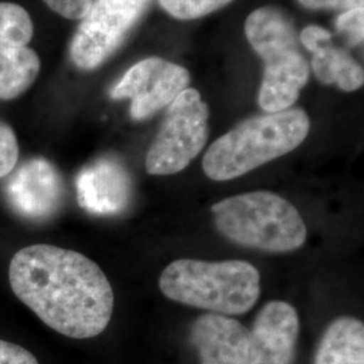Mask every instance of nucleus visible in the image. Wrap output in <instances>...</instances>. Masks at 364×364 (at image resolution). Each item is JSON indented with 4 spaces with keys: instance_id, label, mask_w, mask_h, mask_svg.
Masks as SVG:
<instances>
[{
    "instance_id": "ddd939ff",
    "label": "nucleus",
    "mask_w": 364,
    "mask_h": 364,
    "mask_svg": "<svg viewBox=\"0 0 364 364\" xmlns=\"http://www.w3.org/2000/svg\"><path fill=\"white\" fill-rule=\"evenodd\" d=\"M314 364H364V324L340 316L326 326L314 353Z\"/></svg>"
},
{
    "instance_id": "4be33fe9",
    "label": "nucleus",
    "mask_w": 364,
    "mask_h": 364,
    "mask_svg": "<svg viewBox=\"0 0 364 364\" xmlns=\"http://www.w3.org/2000/svg\"><path fill=\"white\" fill-rule=\"evenodd\" d=\"M299 4L311 9V10H321V9H331V10H341L348 11L352 9L363 7L364 0H299Z\"/></svg>"
},
{
    "instance_id": "2eb2a0df",
    "label": "nucleus",
    "mask_w": 364,
    "mask_h": 364,
    "mask_svg": "<svg viewBox=\"0 0 364 364\" xmlns=\"http://www.w3.org/2000/svg\"><path fill=\"white\" fill-rule=\"evenodd\" d=\"M39 70L38 54L28 46L0 52V100L22 96L34 84Z\"/></svg>"
},
{
    "instance_id": "4468645a",
    "label": "nucleus",
    "mask_w": 364,
    "mask_h": 364,
    "mask_svg": "<svg viewBox=\"0 0 364 364\" xmlns=\"http://www.w3.org/2000/svg\"><path fill=\"white\" fill-rule=\"evenodd\" d=\"M312 68L320 82L335 84L341 91H356L363 85L362 65L346 49L335 46L331 39L313 49Z\"/></svg>"
},
{
    "instance_id": "a211bd4d",
    "label": "nucleus",
    "mask_w": 364,
    "mask_h": 364,
    "mask_svg": "<svg viewBox=\"0 0 364 364\" xmlns=\"http://www.w3.org/2000/svg\"><path fill=\"white\" fill-rule=\"evenodd\" d=\"M19 144L13 127L0 120V178L7 177L16 166Z\"/></svg>"
},
{
    "instance_id": "7ed1b4c3",
    "label": "nucleus",
    "mask_w": 364,
    "mask_h": 364,
    "mask_svg": "<svg viewBox=\"0 0 364 364\" xmlns=\"http://www.w3.org/2000/svg\"><path fill=\"white\" fill-rule=\"evenodd\" d=\"M165 297L224 316L245 314L260 296V274L246 260L177 259L162 272Z\"/></svg>"
},
{
    "instance_id": "f257e3e1",
    "label": "nucleus",
    "mask_w": 364,
    "mask_h": 364,
    "mask_svg": "<svg viewBox=\"0 0 364 364\" xmlns=\"http://www.w3.org/2000/svg\"><path fill=\"white\" fill-rule=\"evenodd\" d=\"M9 278L15 296L66 338L99 336L111 321L112 287L77 251L50 245L22 248L10 262Z\"/></svg>"
},
{
    "instance_id": "9b49d317",
    "label": "nucleus",
    "mask_w": 364,
    "mask_h": 364,
    "mask_svg": "<svg viewBox=\"0 0 364 364\" xmlns=\"http://www.w3.org/2000/svg\"><path fill=\"white\" fill-rule=\"evenodd\" d=\"M76 192L80 207L90 213L119 215L130 207L132 180L119 159L103 156L78 173Z\"/></svg>"
},
{
    "instance_id": "0eeeda50",
    "label": "nucleus",
    "mask_w": 364,
    "mask_h": 364,
    "mask_svg": "<svg viewBox=\"0 0 364 364\" xmlns=\"http://www.w3.org/2000/svg\"><path fill=\"white\" fill-rule=\"evenodd\" d=\"M151 0H92L70 41L69 55L81 70H93L117 52Z\"/></svg>"
},
{
    "instance_id": "f03ea898",
    "label": "nucleus",
    "mask_w": 364,
    "mask_h": 364,
    "mask_svg": "<svg viewBox=\"0 0 364 364\" xmlns=\"http://www.w3.org/2000/svg\"><path fill=\"white\" fill-rule=\"evenodd\" d=\"M311 130L301 108L248 117L209 146L203 169L213 181H230L297 149Z\"/></svg>"
},
{
    "instance_id": "1a4fd4ad",
    "label": "nucleus",
    "mask_w": 364,
    "mask_h": 364,
    "mask_svg": "<svg viewBox=\"0 0 364 364\" xmlns=\"http://www.w3.org/2000/svg\"><path fill=\"white\" fill-rule=\"evenodd\" d=\"M9 176L4 188L6 200L19 216L28 220H48L63 207L65 183L49 159L42 156L26 159Z\"/></svg>"
},
{
    "instance_id": "412c9836",
    "label": "nucleus",
    "mask_w": 364,
    "mask_h": 364,
    "mask_svg": "<svg viewBox=\"0 0 364 364\" xmlns=\"http://www.w3.org/2000/svg\"><path fill=\"white\" fill-rule=\"evenodd\" d=\"M0 364H39L37 358L26 348L0 340Z\"/></svg>"
},
{
    "instance_id": "aec40b11",
    "label": "nucleus",
    "mask_w": 364,
    "mask_h": 364,
    "mask_svg": "<svg viewBox=\"0 0 364 364\" xmlns=\"http://www.w3.org/2000/svg\"><path fill=\"white\" fill-rule=\"evenodd\" d=\"M54 13L72 21H81L90 11L92 0H43Z\"/></svg>"
},
{
    "instance_id": "6ab92c4d",
    "label": "nucleus",
    "mask_w": 364,
    "mask_h": 364,
    "mask_svg": "<svg viewBox=\"0 0 364 364\" xmlns=\"http://www.w3.org/2000/svg\"><path fill=\"white\" fill-rule=\"evenodd\" d=\"M336 28L338 33L344 34L347 38L350 39L353 46L362 43L364 37L363 7L352 9L340 14L336 19Z\"/></svg>"
},
{
    "instance_id": "20e7f679",
    "label": "nucleus",
    "mask_w": 364,
    "mask_h": 364,
    "mask_svg": "<svg viewBox=\"0 0 364 364\" xmlns=\"http://www.w3.org/2000/svg\"><path fill=\"white\" fill-rule=\"evenodd\" d=\"M245 33L264 61L260 108L267 114L289 109L299 100L311 75L293 19L278 7L264 6L248 15Z\"/></svg>"
},
{
    "instance_id": "f8f14e48",
    "label": "nucleus",
    "mask_w": 364,
    "mask_h": 364,
    "mask_svg": "<svg viewBox=\"0 0 364 364\" xmlns=\"http://www.w3.org/2000/svg\"><path fill=\"white\" fill-rule=\"evenodd\" d=\"M191 341L201 364H250V331L230 316L209 312L197 317Z\"/></svg>"
},
{
    "instance_id": "dca6fc26",
    "label": "nucleus",
    "mask_w": 364,
    "mask_h": 364,
    "mask_svg": "<svg viewBox=\"0 0 364 364\" xmlns=\"http://www.w3.org/2000/svg\"><path fill=\"white\" fill-rule=\"evenodd\" d=\"M34 37V23L26 10L15 3L0 1V52L25 48Z\"/></svg>"
},
{
    "instance_id": "6e6552de",
    "label": "nucleus",
    "mask_w": 364,
    "mask_h": 364,
    "mask_svg": "<svg viewBox=\"0 0 364 364\" xmlns=\"http://www.w3.org/2000/svg\"><path fill=\"white\" fill-rule=\"evenodd\" d=\"M189 81L191 76L185 68L150 57L131 66L111 91V97L130 99L131 117L144 120L169 107L188 88Z\"/></svg>"
},
{
    "instance_id": "9d476101",
    "label": "nucleus",
    "mask_w": 364,
    "mask_h": 364,
    "mask_svg": "<svg viewBox=\"0 0 364 364\" xmlns=\"http://www.w3.org/2000/svg\"><path fill=\"white\" fill-rule=\"evenodd\" d=\"M299 335L297 311L285 301H269L250 331V364H294Z\"/></svg>"
},
{
    "instance_id": "f3484780",
    "label": "nucleus",
    "mask_w": 364,
    "mask_h": 364,
    "mask_svg": "<svg viewBox=\"0 0 364 364\" xmlns=\"http://www.w3.org/2000/svg\"><path fill=\"white\" fill-rule=\"evenodd\" d=\"M161 7L171 16L192 21L215 13L234 0H158Z\"/></svg>"
},
{
    "instance_id": "39448f33",
    "label": "nucleus",
    "mask_w": 364,
    "mask_h": 364,
    "mask_svg": "<svg viewBox=\"0 0 364 364\" xmlns=\"http://www.w3.org/2000/svg\"><path fill=\"white\" fill-rule=\"evenodd\" d=\"M212 212L219 234L242 247L285 254L306 242V225L299 209L273 192L232 196L216 203Z\"/></svg>"
},
{
    "instance_id": "423d86ee",
    "label": "nucleus",
    "mask_w": 364,
    "mask_h": 364,
    "mask_svg": "<svg viewBox=\"0 0 364 364\" xmlns=\"http://www.w3.org/2000/svg\"><path fill=\"white\" fill-rule=\"evenodd\" d=\"M209 108L201 95L186 88L168 107L165 119L146 156L151 176L177 174L205 147L209 135Z\"/></svg>"
},
{
    "instance_id": "5701e85b",
    "label": "nucleus",
    "mask_w": 364,
    "mask_h": 364,
    "mask_svg": "<svg viewBox=\"0 0 364 364\" xmlns=\"http://www.w3.org/2000/svg\"><path fill=\"white\" fill-rule=\"evenodd\" d=\"M328 39H332V34H331L328 30H326V28H323V27L320 26H314V25L305 27V28L301 31V34H299V42H301V45H302L306 50H309V52H312L316 46H318L321 42L328 41Z\"/></svg>"
}]
</instances>
